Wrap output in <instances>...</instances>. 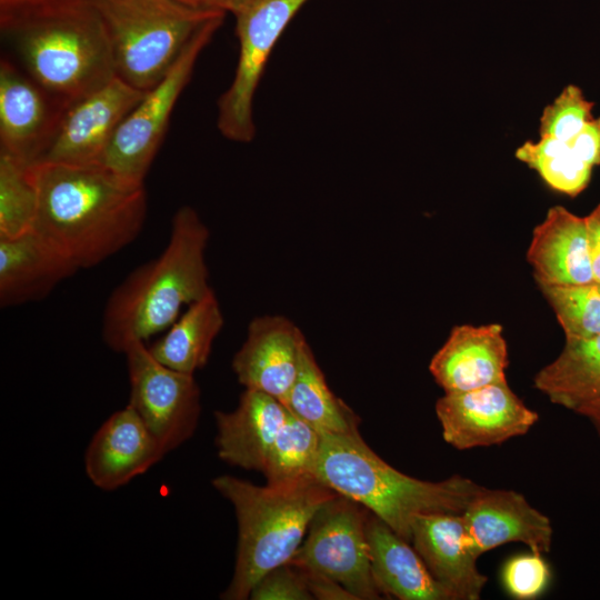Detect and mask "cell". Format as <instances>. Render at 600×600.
<instances>
[{
	"mask_svg": "<svg viewBox=\"0 0 600 600\" xmlns=\"http://www.w3.org/2000/svg\"><path fill=\"white\" fill-rule=\"evenodd\" d=\"M0 27L23 70L66 107L117 76L92 0H54L0 16Z\"/></svg>",
	"mask_w": 600,
	"mask_h": 600,
	"instance_id": "cell-3",
	"label": "cell"
},
{
	"mask_svg": "<svg viewBox=\"0 0 600 600\" xmlns=\"http://www.w3.org/2000/svg\"><path fill=\"white\" fill-rule=\"evenodd\" d=\"M461 514L480 556L512 542L537 553L551 550L550 519L514 490L480 487Z\"/></svg>",
	"mask_w": 600,
	"mask_h": 600,
	"instance_id": "cell-16",
	"label": "cell"
},
{
	"mask_svg": "<svg viewBox=\"0 0 600 600\" xmlns=\"http://www.w3.org/2000/svg\"><path fill=\"white\" fill-rule=\"evenodd\" d=\"M146 92L116 76L70 103L38 162L100 164L121 122Z\"/></svg>",
	"mask_w": 600,
	"mask_h": 600,
	"instance_id": "cell-12",
	"label": "cell"
},
{
	"mask_svg": "<svg viewBox=\"0 0 600 600\" xmlns=\"http://www.w3.org/2000/svg\"><path fill=\"white\" fill-rule=\"evenodd\" d=\"M411 544L453 600H479L488 582L461 513L423 514L413 521Z\"/></svg>",
	"mask_w": 600,
	"mask_h": 600,
	"instance_id": "cell-15",
	"label": "cell"
},
{
	"mask_svg": "<svg viewBox=\"0 0 600 600\" xmlns=\"http://www.w3.org/2000/svg\"><path fill=\"white\" fill-rule=\"evenodd\" d=\"M224 17L218 16L206 23L166 76L144 93L121 122L100 164L128 181L144 184L172 110L192 77L200 53L222 26Z\"/></svg>",
	"mask_w": 600,
	"mask_h": 600,
	"instance_id": "cell-7",
	"label": "cell"
},
{
	"mask_svg": "<svg viewBox=\"0 0 600 600\" xmlns=\"http://www.w3.org/2000/svg\"><path fill=\"white\" fill-rule=\"evenodd\" d=\"M222 327L221 307L211 290L189 304L166 333L148 348L164 366L193 374L207 364L213 341Z\"/></svg>",
	"mask_w": 600,
	"mask_h": 600,
	"instance_id": "cell-24",
	"label": "cell"
},
{
	"mask_svg": "<svg viewBox=\"0 0 600 600\" xmlns=\"http://www.w3.org/2000/svg\"><path fill=\"white\" fill-rule=\"evenodd\" d=\"M577 413L584 417L600 438V399L580 408Z\"/></svg>",
	"mask_w": 600,
	"mask_h": 600,
	"instance_id": "cell-38",
	"label": "cell"
},
{
	"mask_svg": "<svg viewBox=\"0 0 600 600\" xmlns=\"http://www.w3.org/2000/svg\"><path fill=\"white\" fill-rule=\"evenodd\" d=\"M288 412L272 396L246 389L233 411L214 412L218 457L231 466L262 473Z\"/></svg>",
	"mask_w": 600,
	"mask_h": 600,
	"instance_id": "cell-19",
	"label": "cell"
},
{
	"mask_svg": "<svg viewBox=\"0 0 600 600\" xmlns=\"http://www.w3.org/2000/svg\"><path fill=\"white\" fill-rule=\"evenodd\" d=\"M38 201L30 164L0 151V237L14 238L32 230Z\"/></svg>",
	"mask_w": 600,
	"mask_h": 600,
	"instance_id": "cell-28",
	"label": "cell"
},
{
	"mask_svg": "<svg viewBox=\"0 0 600 600\" xmlns=\"http://www.w3.org/2000/svg\"><path fill=\"white\" fill-rule=\"evenodd\" d=\"M594 103L589 101L582 90L568 84L559 96L549 103L540 117V137H552L560 141L572 139L587 122L594 117Z\"/></svg>",
	"mask_w": 600,
	"mask_h": 600,
	"instance_id": "cell-30",
	"label": "cell"
},
{
	"mask_svg": "<svg viewBox=\"0 0 600 600\" xmlns=\"http://www.w3.org/2000/svg\"><path fill=\"white\" fill-rule=\"evenodd\" d=\"M164 454L160 442L128 403L93 434L86 450V473L96 487L114 490L147 472Z\"/></svg>",
	"mask_w": 600,
	"mask_h": 600,
	"instance_id": "cell-17",
	"label": "cell"
},
{
	"mask_svg": "<svg viewBox=\"0 0 600 600\" xmlns=\"http://www.w3.org/2000/svg\"><path fill=\"white\" fill-rule=\"evenodd\" d=\"M564 142L581 161L592 168L600 166V117L591 119L572 139Z\"/></svg>",
	"mask_w": 600,
	"mask_h": 600,
	"instance_id": "cell-33",
	"label": "cell"
},
{
	"mask_svg": "<svg viewBox=\"0 0 600 600\" xmlns=\"http://www.w3.org/2000/svg\"><path fill=\"white\" fill-rule=\"evenodd\" d=\"M308 342L301 330L281 316L254 318L232 360L238 381L283 404L299 373Z\"/></svg>",
	"mask_w": 600,
	"mask_h": 600,
	"instance_id": "cell-14",
	"label": "cell"
},
{
	"mask_svg": "<svg viewBox=\"0 0 600 600\" xmlns=\"http://www.w3.org/2000/svg\"><path fill=\"white\" fill-rule=\"evenodd\" d=\"M368 513L354 500L337 493L316 512L289 562L337 581L356 600L382 599L371 570Z\"/></svg>",
	"mask_w": 600,
	"mask_h": 600,
	"instance_id": "cell-9",
	"label": "cell"
},
{
	"mask_svg": "<svg viewBox=\"0 0 600 600\" xmlns=\"http://www.w3.org/2000/svg\"><path fill=\"white\" fill-rule=\"evenodd\" d=\"M508 347L497 323L456 326L433 354L429 370L444 392L507 382Z\"/></svg>",
	"mask_w": 600,
	"mask_h": 600,
	"instance_id": "cell-18",
	"label": "cell"
},
{
	"mask_svg": "<svg viewBox=\"0 0 600 600\" xmlns=\"http://www.w3.org/2000/svg\"><path fill=\"white\" fill-rule=\"evenodd\" d=\"M190 6L232 13L233 16L246 7L251 0H179Z\"/></svg>",
	"mask_w": 600,
	"mask_h": 600,
	"instance_id": "cell-36",
	"label": "cell"
},
{
	"mask_svg": "<svg viewBox=\"0 0 600 600\" xmlns=\"http://www.w3.org/2000/svg\"><path fill=\"white\" fill-rule=\"evenodd\" d=\"M38 190L33 230L78 269L94 267L133 242L148 213L144 184L102 164L36 162Z\"/></svg>",
	"mask_w": 600,
	"mask_h": 600,
	"instance_id": "cell-1",
	"label": "cell"
},
{
	"mask_svg": "<svg viewBox=\"0 0 600 600\" xmlns=\"http://www.w3.org/2000/svg\"><path fill=\"white\" fill-rule=\"evenodd\" d=\"M516 158L533 169L552 190L576 197L589 184L592 167L577 158L567 142L552 137L526 141Z\"/></svg>",
	"mask_w": 600,
	"mask_h": 600,
	"instance_id": "cell-27",
	"label": "cell"
},
{
	"mask_svg": "<svg viewBox=\"0 0 600 600\" xmlns=\"http://www.w3.org/2000/svg\"><path fill=\"white\" fill-rule=\"evenodd\" d=\"M584 220L593 279L600 284V203Z\"/></svg>",
	"mask_w": 600,
	"mask_h": 600,
	"instance_id": "cell-35",
	"label": "cell"
},
{
	"mask_svg": "<svg viewBox=\"0 0 600 600\" xmlns=\"http://www.w3.org/2000/svg\"><path fill=\"white\" fill-rule=\"evenodd\" d=\"M214 489L233 506L238 522L234 572L226 600L249 599L257 582L270 570L291 560L316 512L337 492L319 480L292 487H260L220 476Z\"/></svg>",
	"mask_w": 600,
	"mask_h": 600,
	"instance_id": "cell-5",
	"label": "cell"
},
{
	"mask_svg": "<svg viewBox=\"0 0 600 600\" xmlns=\"http://www.w3.org/2000/svg\"><path fill=\"white\" fill-rule=\"evenodd\" d=\"M366 532L372 574L382 596L400 600H453L413 546L370 511Z\"/></svg>",
	"mask_w": 600,
	"mask_h": 600,
	"instance_id": "cell-22",
	"label": "cell"
},
{
	"mask_svg": "<svg viewBox=\"0 0 600 600\" xmlns=\"http://www.w3.org/2000/svg\"><path fill=\"white\" fill-rule=\"evenodd\" d=\"M209 239V228L192 207L174 212L162 252L132 270L107 300L101 329L110 349L122 353L130 342L166 331L212 290L206 262Z\"/></svg>",
	"mask_w": 600,
	"mask_h": 600,
	"instance_id": "cell-2",
	"label": "cell"
},
{
	"mask_svg": "<svg viewBox=\"0 0 600 600\" xmlns=\"http://www.w3.org/2000/svg\"><path fill=\"white\" fill-rule=\"evenodd\" d=\"M320 449L321 434L289 411L262 472L267 484L292 487L318 480L316 470Z\"/></svg>",
	"mask_w": 600,
	"mask_h": 600,
	"instance_id": "cell-26",
	"label": "cell"
},
{
	"mask_svg": "<svg viewBox=\"0 0 600 600\" xmlns=\"http://www.w3.org/2000/svg\"><path fill=\"white\" fill-rule=\"evenodd\" d=\"M309 0H251L234 14L239 57L233 79L218 100L217 127L228 140L256 137L253 100L269 57L293 17Z\"/></svg>",
	"mask_w": 600,
	"mask_h": 600,
	"instance_id": "cell-8",
	"label": "cell"
},
{
	"mask_svg": "<svg viewBox=\"0 0 600 600\" xmlns=\"http://www.w3.org/2000/svg\"><path fill=\"white\" fill-rule=\"evenodd\" d=\"M298 567V566H297ZM304 577L307 587L317 600H356L353 596L347 591L337 581L317 573L314 571L298 567Z\"/></svg>",
	"mask_w": 600,
	"mask_h": 600,
	"instance_id": "cell-34",
	"label": "cell"
},
{
	"mask_svg": "<svg viewBox=\"0 0 600 600\" xmlns=\"http://www.w3.org/2000/svg\"><path fill=\"white\" fill-rule=\"evenodd\" d=\"M538 284H586L593 279L584 217L550 208L527 251Z\"/></svg>",
	"mask_w": 600,
	"mask_h": 600,
	"instance_id": "cell-20",
	"label": "cell"
},
{
	"mask_svg": "<svg viewBox=\"0 0 600 600\" xmlns=\"http://www.w3.org/2000/svg\"><path fill=\"white\" fill-rule=\"evenodd\" d=\"M66 109L7 57L0 61V151L38 162Z\"/></svg>",
	"mask_w": 600,
	"mask_h": 600,
	"instance_id": "cell-13",
	"label": "cell"
},
{
	"mask_svg": "<svg viewBox=\"0 0 600 600\" xmlns=\"http://www.w3.org/2000/svg\"><path fill=\"white\" fill-rule=\"evenodd\" d=\"M316 478L364 507L410 543L416 518L462 513L481 487L459 474L441 481L410 477L381 459L361 434H321Z\"/></svg>",
	"mask_w": 600,
	"mask_h": 600,
	"instance_id": "cell-4",
	"label": "cell"
},
{
	"mask_svg": "<svg viewBox=\"0 0 600 600\" xmlns=\"http://www.w3.org/2000/svg\"><path fill=\"white\" fill-rule=\"evenodd\" d=\"M284 406L320 434H360L359 417L331 391L309 344Z\"/></svg>",
	"mask_w": 600,
	"mask_h": 600,
	"instance_id": "cell-25",
	"label": "cell"
},
{
	"mask_svg": "<svg viewBox=\"0 0 600 600\" xmlns=\"http://www.w3.org/2000/svg\"><path fill=\"white\" fill-rule=\"evenodd\" d=\"M54 0H0V16L10 14Z\"/></svg>",
	"mask_w": 600,
	"mask_h": 600,
	"instance_id": "cell-37",
	"label": "cell"
},
{
	"mask_svg": "<svg viewBox=\"0 0 600 600\" xmlns=\"http://www.w3.org/2000/svg\"><path fill=\"white\" fill-rule=\"evenodd\" d=\"M111 43L116 73L141 91L153 88L194 34L222 11L179 0H92Z\"/></svg>",
	"mask_w": 600,
	"mask_h": 600,
	"instance_id": "cell-6",
	"label": "cell"
},
{
	"mask_svg": "<svg viewBox=\"0 0 600 600\" xmlns=\"http://www.w3.org/2000/svg\"><path fill=\"white\" fill-rule=\"evenodd\" d=\"M126 356L130 383L129 404L138 412L166 453L190 439L201 404L193 374L158 361L146 342H130Z\"/></svg>",
	"mask_w": 600,
	"mask_h": 600,
	"instance_id": "cell-10",
	"label": "cell"
},
{
	"mask_svg": "<svg viewBox=\"0 0 600 600\" xmlns=\"http://www.w3.org/2000/svg\"><path fill=\"white\" fill-rule=\"evenodd\" d=\"M552 403L577 412L600 399V334L566 337L560 354L533 378Z\"/></svg>",
	"mask_w": 600,
	"mask_h": 600,
	"instance_id": "cell-23",
	"label": "cell"
},
{
	"mask_svg": "<svg viewBox=\"0 0 600 600\" xmlns=\"http://www.w3.org/2000/svg\"><path fill=\"white\" fill-rule=\"evenodd\" d=\"M79 269L33 229L0 237V303L19 306L41 300Z\"/></svg>",
	"mask_w": 600,
	"mask_h": 600,
	"instance_id": "cell-21",
	"label": "cell"
},
{
	"mask_svg": "<svg viewBox=\"0 0 600 600\" xmlns=\"http://www.w3.org/2000/svg\"><path fill=\"white\" fill-rule=\"evenodd\" d=\"M551 577L543 554L533 551L509 558L501 569L504 591L518 600H532L543 594Z\"/></svg>",
	"mask_w": 600,
	"mask_h": 600,
	"instance_id": "cell-31",
	"label": "cell"
},
{
	"mask_svg": "<svg viewBox=\"0 0 600 600\" xmlns=\"http://www.w3.org/2000/svg\"><path fill=\"white\" fill-rule=\"evenodd\" d=\"M252 600H312L302 571L287 562L267 572L253 587Z\"/></svg>",
	"mask_w": 600,
	"mask_h": 600,
	"instance_id": "cell-32",
	"label": "cell"
},
{
	"mask_svg": "<svg viewBox=\"0 0 600 600\" xmlns=\"http://www.w3.org/2000/svg\"><path fill=\"white\" fill-rule=\"evenodd\" d=\"M436 414L443 440L458 450L501 444L526 434L539 420L508 382L444 392Z\"/></svg>",
	"mask_w": 600,
	"mask_h": 600,
	"instance_id": "cell-11",
	"label": "cell"
},
{
	"mask_svg": "<svg viewBox=\"0 0 600 600\" xmlns=\"http://www.w3.org/2000/svg\"><path fill=\"white\" fill-rule=\"evenodd\" d=\"M566 337L600 334V284H539Z\"/></svg>",
	"mask_w": 600,
	"mask_h": 600,
	"instance_id": "cell-29",
	"label": "cell"
}]
</instances>
